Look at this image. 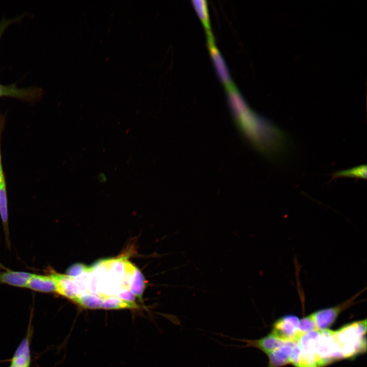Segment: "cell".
I'll return each mask as SVG.
<instances>
[{
	"label": "cell",
	"mask_w": 367,
	"mask_h": 367,
	"mask_svg": "<svg viewBox=\"0 0 367 367\" xmlns=\"http://www.w3.org/2000/svg\"><path fill=\"white\" fill-rule=\"evenodd\" d=\"M27 287L41 293H56L57 282L51 273L49 275L33 274Z\"/></svg>",
	"instance_id": "cell-10"
},
{
	"label": "cell",
	"mask_w": 367,
	"mask_h": 367,
	"mask_svg": "<svg viewBox=\"0 0 367 367\" xmlns=\"http://www.w3.org/2000/svg\"><path fill=\"white\" fill-rule=\"evenodd\" d=\"M145 286V281L141 272L135 267L129 281L128 288L131 293L141 300Z\"/></svg>",
	"instance_id": "cell-16"
},
{
	"label": "cell",
	"mask_w": 367,
	"mask_h": 367,
	"mask_svg": "<svg viewBox=\"0 0 367 367\" xmlns=\"http://www.w3.org/2000/svg\"><path fill=\"white\" fill-rule=\"evenodd\" d=\"M192 2L204 25L207 37L213 36L211 31L208 8L206 1L204 0H193Z\"/></svg>",
	"instance_id": "cell-17"
},
{
	"label": "cell",
	"mask_w": 367,
	"mask_h": 367,
	"mask_svg": "<svg viewBox=\"0 0 367 367\" xmlns=\"http://www.w3.org/2000/svg\"><path fill=\"white\" fill-rule=\"evenodd\" d=\"M22 16L13 19H3L0 22V39L6 28L12 23L20 20Z\"/></svg>",
	"instance_id": "cell-22"
},
{
	"label": "cell",
	"mask_w": 367,
	"mask_h": 367,
	"mask_svg": "<svg viewBox=\"0 0 367 367\" xmlns=\"http://www.w3.org/2000/svg\"><path fill=\"white\" fill-rule=\"evenodd\" d=\"M207 43L213 63L221 82L226 89L234 86L226 65L215 44L213 36L207 37Z\"/></svg>",
	"instance_id": "cell-7"
},
{
	"label": "cell",
	"mask_w": 367,
	"mask_h": 367,
	"mask_svg": "<svg viewBox=\"0 0 367 367\" xmlns=\"http://www.w3.org/2000/svg\"><path fill=\"white\" fill-rule=\"evenodd\" d=\"M296 343L289 342L270 353L268 367H280L292 363L296 351Z\"/></svg>",
	"instance_id": "cell-8"
},
{
	"label": "cell",
	"mask_w": 367,
	"mask_h": 367,
	"mask_svg": "<svg viewBox=\"0 0 367 367\" xmlns=\"http://www.w3.org/2000/svg\"><path fill=\"white\" fill-rule=\"evenodd\" d=\"M236 341L246 343L243 346L232 345L237 348H255L263 351L267 355L284 345L285 342L278 338L271 332L267 335L258 339H248L230 337Z\"/></svg>",
	"instance_id": "cell-5"
},
{
	"label": "cell",
	"mask_w": 367,
	"mask_h": 367,
	"mask_svg": "<svg viewBox=\"0 0 367 367\" xmlns=\"http://www.w3.org/2000/svg\"><path fill=\"white\" fill-rule=\"evenodd\" d=\"M116 295L122 300L135 302L136 297L131 293L128 288H121L119 289Z\"/></svg>",
	"instance_id": "cell-21"
},
{
	"label": "cell",
	"mask_w": 367,
	"mask_h": 367,
	"mask_svg": "<svg viewBox=\"0 0 367 367\" xmlns=\"http://www.w3.org/2000/svg\"><path fill=\"white\" fill-rule=\"evenodd\" d=\"M313 330L317 329L315 322L311 314L300 320L299 330L301 333H303Z\"/></svg>",
	"instance_id": "cell-20"
},
{
	"label": "cell",
	"mask_w": 367,
	"mask_h": 367,
	"mask_svg": "<svg viewBox=\"0 0 367 367\" xmlns=\"http://www.w3.org/2000/svg\"><path fill=\"white\" fill-rule=\"evenodd\" d=\"M366 319L347 325L334 331L342 358H350L366 350Z\"/></svg>",
	"instance_id": "cell-1"
},
{
	"label": "cell",
	"mask_w": 367,
	"mask_h": 367,
	"mask_svg": "<svg viewBox=\"0 0 367 367\" xmlns=\"http://www.w3.org/2000/svg\"><path fill=\"white\" fill-rule=\"evenodd\" d=\"M92 270V267H88L81 263H76L69 267L67 270V275L75 278L83 273L91 271Z\"/></svg>",
	"instance_id": "cell-19"
},
{
	"label": "cell",
	"mask_w": 367,
	"mask_h": 367,
	"mask_svg": "<svg viewBox=\"0 0 367 367\" xmlns=\"http://www.w3.org/2000/svg\"><path fill=\"white\" fill-rule=\"evenodd\" d=\"M316 355L320 361L321 366L335 360L342 359L334 331L327 329L320 331L316 346Z\"/></svg>",
	"instance_id": "cell-2"
},
{
	"label": "cell",
	"mask_w": 367,
	"mask_h": 367,
	"mask_svg": "<svg viewBox=\"0 0 367 367\" xmlns=\"http://www.w3.org/2000/svg\"><path fill=\"white\" fill-rule=\"evenodd\" d=\"M332 179L338 177H354L366 179V166H358L349 169L337 171L332 174Z\"/></svg>",
	"instance_id": "cell-18"
},
{
	"label": "cell",
	"mask_w": 367,
	"mask_h": 367,
	"mask_svg": "<svg viewBox=\"0 0 367 367\" xmlns=\"http://www.w3.org/2000/svg\"><path fill=\"white\" fill-rule=\"evenodd\" d=\"M299 321L295 315L284 316L275 322L271 333L285 343H297L303 334L299 330Z\"/></svg>",
	"instance_id": "cell-3"
},
{
	"label": "cell",
	"mask_w": 367,
	"mask_h": 367,
	"mask_svg": "<svg viewBox=\"0 0 367 367\" xmlns=\"http://www.w3.org/2000/svg\"><path fill=\"white\" fill-rule=\"evenodd\" d=\"M2 164L1 162V153H0V165Z\"/></svg>",
	"instance_id": "cell-23"
},
{
	"label": "cell",
	"mask_w": 367,
	"mask_h": 367,
	"mask_svg": "<svg viewBox=\"0 0 367 367\" xmlns=\"http://www.w3.org/2000/svg\"><path fill=\"white\" fill-rule=\"evenodd\" d=\"M33 274L7 269L0 273V283L18 287H27Z\"/></svg>",
	"instance_id": "cell-11"
},
{
	"label": "cell",
	"mask_w": 367,
	"mask_h": 367,
	"mask_svg": "<svg viewBox=\"0 0 367 367\" xmlns=\"http://www.w3.org/2000/svg\"><path fill=\"white\" fill-rule=\"evenodd\" d=\"M355 294L346 301L334 306L318 310L311 313L315 322L316 329L319 331L326 329L331 325L339 313L354 304V301L364 290Z\"/></svg>",
	"instance_id": "cell-4"
},
{
	"label": "cell",
	"mask_w": 367,
	"mask_h": 367,
	"mask_svg": "<svg viewBox=\"0 0 367 367\" xmlns=\"http://www.w3.org/2000/svg\"><path fill=\"white\" fill-rule=\"evenodd\" d=\"M42 94L43 91L40 88H18L15 84L4 85L0 84V97L8 96L32 102L39 99Z\"/></svg>",
	"instance_id": "cell-6"
},
{
	"label": "cell",
	"mask_w": 367,
	"mask_h": 367,
	"mask_svg": "<svg viewBox=\"0 0 367 367\" xmlns=\"http://www.w3.org/2000/svg\"><path fill=\"white\" fill-rule=\"evenodd\" d=\"M101 308L106 309H119L122 308H137L135 302H129L120 299L116 295L104 296L102 298Z\"/></svg>",
	"instance_id": "cell-14"
},
{
	"label": "cell",
	"mask_w": 367,
	"mask_h": 367,
	"mask_svg": "<svg viewBox=\"0 0 367 367\" xmlns=\"http://www.w3.org/2000/svg\"><path fill=\"white\" fill-rule=\"evenodd\" d=\"M0 215L7 244L9 245V232L6 186L2 164L0 165Z\"/></svg>",
	"instance_id": "cell-12"
},
{
	"label": "cell",
	"mask_w": 367,
	"mask_h": 367,
	"mask_svg": "<svg viewBox=\"0 0 367 367\" xmlns=\"http://www.w3.org/2000/svg\"><path fill=\"white\" fill-rule=\"evenodd\" d=\"M31 353L28 337L22 339L16 350L9 367H30Z\"/></svg>",
	"instance_id": "cell-13"
},
{
	"label": "cell",
	"mask_w": 367,
	"mask_h": 367,
	"mask_svg": "<svg viewBox=\"0 0 367 367\" xmlns=\"http://www.w3.org/2000/svg\"><path fill=\"white\" fill-rule=\"evenodd\" d=\"M102 299L98 295L87 292L81 294L73 302L86 308L99 309L101 308Z\"/></svg>",
	"instance_id": "cell-15"
},
{
	"label": "cell",
	"mask_w": 367,
	"mask_h": 367,
	"mask_svg": "<svg viewBox=\"0 0 367 367\" xmlns=\"http://www.w3.org/2000/svg\"><path fill=\"white\" fill-rule=\"evenodd\" d=\"M53 273L57 282V293L73 301L82 294L73 277L67 274Z\"/></svg>",
	"instance_id": "cell-9"
}]
</instances>
